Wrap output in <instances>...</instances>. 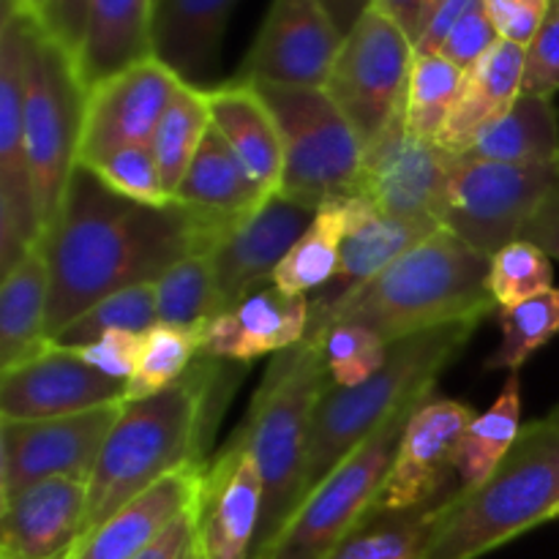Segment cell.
<instances>
[{
    "label": "cell",
    "mask_w": 559,
    "mask_h": 559,
    "mask_svg": "<svg viewBox=\"0 0 559 559\" xmlns=\"http://www.w3.org/2000/svg\"><path fill=\"white\" fill-rule=\"evenodd\" d=\"M559 191V164H500L453 156L445 224L453 235L491 257L522 240L530 218Z\"/></svg>",
    "instance_id": "cell-10"
},
{
    "label": "cell",
    "mask_w": 559,
    "mask_h": 559,
    "mask_svg": "<svg viewBox=\"0 0 559 559\" xmlns=\"http://www.w3.org/2000/svg\"><path fill=\"white\" fill-rule=\"evenodd\" d=\"M347 233V207L344 202H328L317 211L289 254L278 262L273 273V287L289 295H306L333 282L342 257V240Z\"/></svg>",
    "instance_id": "cell-34"
},
{
    "label": "cell",
    "mask_w": 559,
    "mask_h": 559,
    "mask_svg": "<svg viewBox=\"0 0 559 559\" xmlns=\"http://www.w3.org/2000/svg\"><path fill=\"white\" fill-rule=\"evenodd\" d=\"M85 22L87 0H55L47 33L76 60L82 47V36H85Z\"/></svg>",
    "instance_id": "cell-49"
},
{
    "label": "cell",
    "mask_w": 559,
    "mask_h": 559,
    "mask_svg": "<svg viewBox=\"0 0 559 559\" xmlns=\"http://www.w3.org/2000/svg\"><path fill=\"white\" fill-rule=\"evenodd\" d=\"M49 344V273L36 243L0 284V371L25 364Z\"/></svg>",
    "instance_id": "cell-30"
},
{
    "label": "cell",
    "mask_w": 559,
    "mask_h": 559,
    "mask_svg": "<svg viewBox=\"0 0 559 559\" xmlns=\"http://www.w3.org/2000/svg\"><path fill=\"white\" fill-rule=\"evenodd\" d=\"M342 41L320 0H273L233 80L325 87Z\"/></svg>",
    "instance_id": "cell-15"
},
{
    "label": "cell",
    "mask_w": 559,
    "mask_h": 559,
    "mask_svg": "<svg viewBox=\"0 0 559 559\" xmlns=\"http://www.w3.org/2000/svg\"><path fill=\"white\" fill-rule=\"evenodd\" d=\"M126 402V382L87 366L74 349L49 344L0 371V420H47Z\"/></svg>",
    "instance_id": "cell-18"
},
{
    "label": "cell",
    "mask_w": 559,
    "mask_h": 559,
    "mask_svg": "<svg viewBox=\"0 0 559 559\" xmlns=\"http://www.w3.org/2000/svg\"><path fill=\"white\" fill-rule=\"evenodd\" d=\"M331 382L322 336L309 333L300 344L273 355L243 424L227 440V445L254 459L262 478L260 535L251 559H262L271 551L298 511L311 420Z\"/></svg>",
    "instance_id": "cell-4"
},
{
    "label": "cell",
    "mask_w": 559,
    "mask_h": 559,
    "mask_svg": "<svg viewBox=\"0 0 559 559\" xmlns=\"http://www.w3.org/2000/svg\"><path fill=\"white\" fill-rule=\"evenodd\" d=\"M475 415L469 404L431 393L407 420L396 459L371 511H404L451 489L459 480L451 478L456 473L459 445Z\"/></svg>",
    "instance_id": "cell-16"
},
{
    "label": "cell",
    "mask_w": 559,
    "mask_h": 559,
    "mask_svg": "<svg viewBox=\"0 0 559 559\" xmlns=\"http://www.w3.org/2000/svg\"><path fill=\"white\" fill-rule=\"evenodd\" d=\"M522 240H530L538 249H544L551 260H559V191L530 218L524 227Z\"/></svg>",
    "instance_id": "cell-51"
},
{
    "label": "cell",
    "mask_w": 559,
    "mask_h": 559,
    "mask_svg": "<svg viewBox=\"0 0 559 559\" xmlns=\"http://www.w3.org/2000/svg\"><path fill=\"white\" fill-rule=\"evenodd\" d=\"M186 559H202V557H200V549H197V546H194V551H191V555L186 557Z\"/></svg>",
    "instance_id": "cell-56"
},
{
    "label": "cell",
    "mask_w": 559,
    "mask_h": 559,
    "mask_svg": "<svg viewBox=\"0 0 559 559\" xmlns=\"http://www.w3.org/2000/svg\"><path fill=\"white\" fill-rule=\"evenodd\" d=\"M559 91V0H551L538 33L524 49V96L551 98Z\"/></svg>",
    "instance_id": "cell-44"
},
{
    "label": "cell",
    "mask_w": 559,
    "mask_h": 559,
    "mask_svg": "<svg viewBox=\"0 0 559 559\" xmlns=\"http://www.w3.org/2000/svg\"><path fill=\"white\" fill-rule=\"evenodd\" d=\"M183 82L156 58L140 60L120 74L98 82L85 96L80 158L93 162L115 147H151L169 102Z\"/></svg>",
    "instance_id": "cell-17"
},
{
    "label": "cell",
    "mask_w": 559,
    "mask_h": 559,
    "mask_svg": "<svg viewBox=\"0 0 559 559\" xmlns=\"http://www.w3.org/2000/svg\"><path fill=\"white\" fill-rule=\"evenodd\" d=\"M233 224L178 202L142 205L76 164L38 240L49 273V338L107 295L156 282L191 254H211Z\"/></svg>",
    "instance_id": "cell-1"
},
{
    "label": "cell",
    "mask_w": 559,
    "mask_h": 559,
    "mask_svg": "<svg viewBox=\"0 0 559 559\" xmlns=\"http://www.w3.org/2000/svg\"><path fill=\"white\" fill-rule=\"evenodd\" d=\"M3 3L14 5L16 11L27 14L33 22H38V25H41L44 31H47L49 14H52V3H55V0H3Z\"/></svg>",
    "instance_id": "cell-54"
},
{
    "label": "cell",
    "mask_w": 559,
    "mask_h": 559,
    "mask_svg": "<svg viewBox=\"0 0 559 559\" xmlns=\"http://www.w3.org/2000/svg\"><path fill=\"white\" fill-rule=\"evenodd\" d=\"M156 0H87V22L74 66L85 91L153 58L151 27Z\"/></svg>",
    "instance_id": "cell-28"
},
{
    "label": "cell",
    "mask_w": 559,
    "mask_h": 559,
    "mask_svg": "<svg viewBox=\"0 0 559 559\" xmlns=\"http://www.w3.org/2000/svg\"><path fill=\"white\" fill-rule=\"evenodd\" d=\"M442 3H445V0H420V31H424L426 22L431 20V14H435ZM420 31H418V36H420Z\"/></svg>",
    "instance_id": "cell-55"
},
{
    "label": "cell",
    "mask_w": 559,
    "mask_h": 559,
    "mask_svg": "<svg viewBox=\"0 0 559 559\" xmlns=\"http://www.w3.org/2000/svg\"><path fill=\"white\" fill-rule=\"evenodd\" d=\"M156 325V284H136V287H126L98 300L85 314L76 317L66 331H60L52 342L60 344V347H82V344L96 342L98 336L109 331H129L142 336V333Z\"/></svg>",
    "instance_id": "cell-39"
},
{
    "label": "cell",
    "mask_w": 559,
    "mask_h": 559,
    "mask_svg": "<svg viewBox=\"0 0 559 559\" xmlns=\"http://www.w3.org/2000/svg\"><path fill=\"white\" fill-rule=\"evenodd\" d=\"M235 369L233 360L200 355L175 385L123 402L87 484L82 538L167 475L211 462L207 448L233 396Z\"/></svg>",
    "instance_id": "cell-2"
},
{
    "label": "cell",
    "mask_w": 559,
    "mask_h": 559,
    "mask_svg": "<svg viewBox=\"0 0 559 559\" xmlns=\"http://www.w3.org/2000/svg\"><path fill=\"white\" fill-rule=\"evenodd\" d=\"M207 129H211V109H207L205 91L183 82L173 102H169L151 145L158 169H162V180L169 194V202H173L175 189L183 180L191 158L200 151Z\"/></svg>",
    "instance_id": "cell-35"
},
{
    "label": "cell",
    "mask_w": 559,
    "mask_h": 559,
    "mask_svg": "<svg viewBox=\"0 0 559 559\" xmlns=\"http://www.w3.org/2000/svg\"><path fill=\"white\" fill-rule=\"evenodd\" d=\"M451 167V153L407 129L402 102L382 134L366 145L358 197L371 200L388 216L442 227Z\"/></svg>",
    "instance_id": "cell-14"
},
{
    "label": "cell",
    "mask_w": 559,
    "mask_h": 559,
    "mask_svg": "<svg viewBox=\"0 0 559 559\" xmlns=\"http://www.w3.org/2000/svg\"><path fill=\"white\" fill-rule=\"evenodd\" d=\"M374 9L391 16L396 25H402V31L413 38V44L418 41L420 0H374Z\"/></svg>",
    "instance_id": "cell-53"
},
{
    "label": "cell",
    "mask_w": 559,
    "mask_h": 559,
    "mask_svg": "<svg viewBox=\"0 0 559 559\" xmlns=\"http://www.w3.org/2000/svg\"><path fill=\"white\" fill-rule=\"evenodd\" d=\"M559 506V407L522 429L500 467L459 489L440 511L418 559H478L538 524Z\"/></svg>",
    "instance_id": "cell-5"
},
{
    "label": "cell",
    "mask_w": 559,
    "mask_h": 559,
    "mask_svg": "<svg viewBox=\"0 0 559 559\" xmlns=\"http://www.w3.org/2000/svg\"><path fill=\"white\" fill-rule=\"evenodd\" d=\"M197 358H200V333L169 325L151 328L142 333L136 369L126 382V402L147 399L175 385Z\"/></svg>",
    "instance_id": "cell-40"
},
{
    "label": "cell",
    "mask_w": 559,
    "mask_h": 559,
    "mask_svg": "<svg viewBox=\"0 0 559 559\" xmlns=\"http://www.w3.org/2000/svg\"><path fill=\"white\" fill-rule=\"evenodd\" d=\"M555 519H559V506H557V511H555V516H551V522H555Z\"/></svg>",
    "instance_id": "cell-57"
},
{
    "label": "cell",
    "mask_w": 559,
    "mask_h": 559,
    "mask_svg": "<svg viewBox=\"0 0 559 559\" xmlns=\"http://www.w3.org/2000/svg\"><path fill=\"white\" fill-rule=\"evenodd\" d=\"M522 76L524 47L500 38L473 69L464 71L451 115L435 140L437 145L451 156H462L486 126L516 104L522 96Z\"/></svg>",
    "instance_id": "cell-27"
},
{
    "label": "cell",
    "mask_w": 559,
    "mask_h": 559,
    "mask_svg": "<svg viewBox=\"0 0 559 559\" xmlns=\"http://www.w3.org/2000/svg\"><path fill=\"white\" fill-rule=\"evenodd\" d=\"M480 0H445L440 9L431 14V20L426 22L424 31H420L418 41H415V55H437L445 44V38L451 36L453 27L464 20L469 9H475Z\"/></svg>",
    "instance_id": "cell-50"
},
{
    "label": "cell",
    "mask_w": 559,
    "mask_h": 559,
    "mask_svg": "<svg viewBox=\"0 0 559 559\" xmlns=\"http://www.w3.org/2000/svg\"><path fill=\"white\" fill-rule=\"evenodd\" d=\"M462 80L464 71L442 55H415L404 96L407 129L426 140H437L451 115Z\"/></svg>",
    "instance_id": "cell-37"
},
{
    "label": "cell",
    "mask_w": 559,
    "mask_h": 559,
    "mask_svg": "<svg viewBox=\"0 0 559 559\" xmlns=\"http://www.w3.org/2000/svg\"><path fill=\"white\" fill-rule=\"evenodd\" d=\"M480 322L464 320L399 338L391 344L388 364L364 385L338 388L331 382L311 420L300 502L393 415L429 399L437 380L464 353Z\"/></svg>",
    "instance_id": "cell-6"
},
{
    "label": "cell",
    "mask_w": 559,
    "mask_h": 559,
    "mask_svg": "<svg viewBox=\"0 0 559 559\" xmlns=\"http://www.w3.org/2000/svg\"><path fill=\"white\" fill-rule=\"evenodd\" d=\"M207 464L167 475L156 486L120 508L76 544L69 559H134L145 551L180 513L197 506Z\"/></svg>",
    "instance_id": "cell-24"
},
{
    "label": "cell",
    "mask_w": 559,
    "mask_h": 559,
    "mask_svg": "<svg viewBox=\"0 0 559 559\" xmlns=\"http://www.w3.org/2000/svg\"><path fill=\"white\" fill-rule=\"evenodd\" d=\"M197 546V506L180 513L145 551L134 559H186Z\"/></svg>",
    "instance_id": "cell-48"
},
{
    "label": "cell",
    "mask_w": 559,
    "mask_h": 559,
    "mask_svg": "<svg viewBox=\"0 0 559 559\" xmlns=\"http://www.w3.org/2000/svg\"><path fill=\"white\" fill-rule=\"evenodd\" d=\"M271 200L240 164L216 126L211 123L200 151L191 158L173 202L222 222H240Z\"/></svg>",
    "instance_id": "cell-29"
},
{
    "label": "cell",
    "mask_w": 559,
    "mask_h": 559,
    "mask_svg": "<svg viewBox=\"0 0 559 559\" xmlns=\"http://www.w3.org/2000/svg\"><path fill=\"white\" fill-rule=\"evenodd\" d=\"M238 0H156L153 5V58L180 82L207 91L222 58L227 22Z\"/></svg>",
    "instance_id": "cell-23"
},
{
    "label": "cell",
    "mask_w": 559,
    "mask_h": 559,
    "mask_svg": "<svg viewBox=\"0 0 559 559\" xmlns=\"http://www.w3.org/2000/svg\"><path fill=\"white\" fill-rule=\"evenodd\" d=\"M462 484H453L440 497L404 511H369L358 527L325 559H418L429 540L440 511Z\"/></svg>",
    "instance_id": "cell-32"
},
{
    "label": "cell",
    "mask_w": 559,
    "mask_h": 559,
    "mask_svg": "<svg viewBox=\"0 0 559 559\" xmlns=\"http://www.w3.org/2000/svg\"><path fill=\"white\" fill-rule=\"evenodd\" d=\"M309 325L311 300L267 284L207 322L200 333V355L249 366L304 342Z\"/></svg>",
    "instance_id": "cell-22"
},
{
    "label": "cell",
    "mask_w": 559,
    "mask_h": 559,
    "mask_svg": "<svg viewBox=\"0 0 559 559\" xmlns=\"http://www.w3.org/2000/svg\"><path fill=\"white\" fill-rule=\"evenodd\" d=\"M344 207H347V233L342 240L338 271L333 282L328 284V293L311 300L317 306L333 304L353 287L374 278L377 273L385 271L399 257H404L420 240L440 229L435 224L388 216L366 197H353V200L344 202Z\"/></svg>",
    "instance_id": "cell-25"
},
{
    "label": "cell",
    "mask_w": 559,
    "mask_h": 559,
    "mask_svg": "<svg viewBox=\"0 0 559 559\" xmlns=\"http://www.w3.org/2000/svg\"><path fill=\"white\" fill-rule=\"evenodd\" d=\"M502 342L486 358V369L519 371L540 347L559 336V289L540 293L500 311Z\"/></svg>",
    "instance_id": "cell-38"
},
{
    "label": "cell",
    "mask_w": 559,
    "mask_h": 559,
    "mask_svg": "<svg viewBox=\"0 0 559 559\" xmlns=\"http://www.w3.org/2000/svg\"><path fill=\"white\" fill-rule=\"evenodd\" d=\"M426 402V399H424ZM424 402L393 415L358 451L349 453L298 506L287 527L262 559H325L374 508L385 475L396 459L407 420Z\"/></svg>",
    "instance_id": "cell-9"
},
{
    "label": "cell",
    "mask_w": 559,
    "mask_h": 559,
    "mask_svg": "<svg viewBox=\"0 0 559 559\" xmlns=\"http://www.w3.org/2000/svg\"><path fill=\"white\" fill-rule=\"evenodd\" d=\"M142 336L140 333L129 331H109L104 336H98L96 342L82 344V347H69L85 360L87 366L98 369L102 374L112 377V380L129 382V377L134 374L136 358H140Z\"/></svg>",
    "instance_id": "cell-46"
},
{
    "label": "cell",
    "mask_w": 559,
    "mask_h": 559,
    "mask_svg": "<svg viewBox=\"0 0 559 559\" xmlns=\"http://www.w3.org/2000/svg\"><path fill=\"white\" fill-rule=\"evenodd\" d=\"M262 519V478L246 451L218 448L197 500V549L202 559H251Z\"/></svg>",
    "instance_id": "cell-20"
},
{
    "label": "cell",
    "mask_w": 559,
    "mask_h": 559,
    "mask_svg": "<svg viewBox=\"0 0 559 559\" xmlns=\"http://www.w3.org/2000/svg\"><path fill=\"white\" fill-rule=\"evenodd\" d=\"M464 158L500 164H559V118L551 98L519 96L502 118L486 126Z\"/></svg>",
    "instance_id": "cell-31"
},
{
    "label": "cell",
    "mask_w": 559,
    "mask_h": 559,
    "mask_svg": "<svg viewBox=\"0 0 559 559\" xmlns=\"http://www.w3.org/2000/svg\"><path fill=\"white\" fill-rule=\"evenodd\" d=\"M497 33L506 41L519 44L527 49L533 36L538 33L551 0H484Z\"/></svg>",
    "instance_id": "cell-47"
},
{
    "label": "cell",
    "mask_w": 559,
    "mask_h": 559,
    "mask_svg": "<svg viewBox=\"0 0 559 559\" xmlns=\"http://www.w3.org/2000/svg\"><path fill=\"white\" fill-rule=\"evenodd\" d=\"M551 278V257L530 240H513L491 257L489 289L500 309H511L535 295L549 293Z\"/></svg>",
    "instance_id": "cell-41"
},
{
    "label": "cell",
    "mask_w": 559,
    "mask_h": 559,
    "mask_svg": "<svg viewBox=\"0 0 559 559\" xmlns=\"http://www.w3.org/2000/svg\"><path fill=\"white\" fill-rule=\"evenodd\" d=\"M497 41H500V33H497L484 0H480V3L475 5V9H469L467 14H464V20L453 27L451 36L445 38V44H442V49L437 55H442V58L451 60L453 66L467 71L473 69Z\"/></svg>",
    "instance_id": "cell-45"
},
{
    "label": "cell",
    "mask_w": 559,
    "mask_h": 559,
    "mask_svg": "<svg viewBox=\"0 0 559 559\" xmlns=\"http://www.w3.org/2000/svg\"><path fill=\"white\" fill-rule=\"evenodd\" d=\"M522 435V382L519 371H511L500 396L486 413L475 415L456 453V475L462 489H475L511 453Z\"/></svg>",
    "instance_id": "cell-33"
},
{
    "label": "cell",
    "mask_w": 559,
    "mask_h": 559,
    "mask_svg": "<svg viewBox=\"0 0 559 559\" xmlns=\"http://www.w3.org/2000/svg\"><path fill=\"white\" fill-rule=\"evenodd\" d=\"M322 9L333 20L342 36H347L355 25L366 16V11L374 9V0H320Z\"/></svg>",
    "instance_id": "cell-52"
},
{
    "label": "cell",
    "mask_w": 559,
    "mask_h": 559,
    "mask_svg": "<svg viewBox=\"0 0 559 559\" xmlns=\"http://www.w3.org/2000/svg\"><path fill=\"white\" fill-rule=\"evenodd\" d=\"M87 484L52 478L0 502V559H69L82 540Z\"/></svg>",
    "instance_id": "cell-21"
},
{
    "label": "cell",
    "mask_w": 559,
    "mask_h": 559,
    "mask_svg": "<svg viewBox=\"0 0 559 559\" xmlns=\"http://www.w3.org/2000/svg\"><path fill=\"white\" fill-rule=\"evenodd\" d=\"M120 404L47 420H0V502L52 478L91 484Z\"/></svg>",
    "instance_id": "cell-13"
},
{
    "label": "cell",
    "mask_w": 559,
    "mask_h": 559,
    "mask_svg": "<svg viewBox=\"0 0 559 559\" xmlns=\"http://www.w3.org/2000/svg\"><path fill=\"white\" fill-rule=\"evenodd\" d=\"M31 31V16L3 3V22H0V273L3 276L41 240L25 147Z\"/></svg>",
    "instance_id": "cell-11"
},
{
    "label": "cell",
    "mask_w": 559,
    "mask_h": 559,
    "mask_svg": "<svg viewBox=\"0 0 559 559\" xmlns=\"http://www.w3.org/2000/svg\"><path fill=\"white\" fill-rule=\"evenodd\" d=\"M153 284L158 300V325L202 333L207 322L218 317L211 254H191L175 262Z\"/></svg>",
    "instance_id": "cell-36"
},
{
    "label": "cell",
    "mask_w": 559,
    "mask_h": 559,
    "mask_svg": "<svg viewBox=\"0 0 559 559\" xmlns=\"http://www.w3.org/2000/svg\"><path fill=\"white\" fill-rule=\"evenodd\" d=\"M82 167L96 173L120 197H129L142 205H169V194L164 189L162 169L153 156V147H115Z\"/></svg>",
    "instance_id": "cell-43"
},
{
    "label": "cell",
    "mask_w": 559,
    "mask_h": 559,
    "mask_svg": "<svg viewBox=\"0 0 559 559\" xmlns=\"http://www.w3.org/2000/svg\"><path fill=\"white\" fill-rule=\"evenodd\" d=\"M489 257L440 227L333 304H311L309 333L349 322L393 344L453 322L486 320L497 309L489 289Z\"/></svg>",
    "instance_id": "cell-3"
},
{
    "label": "cell",
    "mask_w": 559,
    "mask_h": 559,
    "mask_svg": "<svg viewBox=\"0 0 559 559\" xmlns=\"http://www.w3.org/2000/svg\"><path fill=\"white\" fill-rule=\"evenodd\" d=\"M211 123L227 140L265 194H278L284 180V145L276 118L251 82L229 80L205 91Z\"/></svg>",
    "instance_id": "cell-26"
},
{
    "label": "cell",
    "mask_w": 559,
    "mask_h": 559,
    "mask_svg": "<svg viewBox=\"0 0 559 559\" xmlns=\"http://www.w3.org/2000/svg\"><path fill=\"white\" fill-rule=\"evenodd\" d=\"M251 85L271 107L282 134L284 180L278 194L311 211L358 197L366 147L325 87Z\"/></svg>",
    "instance_id": "cell-7"
},
{
    "label": "cell",
    "mask_w": 559,
    "mask_h": 559,
    "mask_svg": "<svg viewBox=\"0 0 559 559\" xmlns=\"http://www.w3.org/2000/svg\"><path fill=\"white\" fill-rule=\"evenodd\" d=\"M85 96L74 58L33 22L25 82V147L41 235L58 216L80 158Z\"/></svg>",
    "instance_id": "cell-8"
},
{
    "label": "cell",
    "mask_w": 559,
    "mask_h": 559,
    "mask_svg": "<svg viewBox=\"0 0 559 559\" xmlns=\"http://www.w3.org/2000/svg\"><path fill=\"white\" fill-rule=\"evenodd\" d=\"M314 216L317 211L311 207L273 194L265 205L240 218L218 238L211 249L218 314L271 284L278 262L298 243Z\"/></svg>",
    "instance_id": "cell-19"
},
{
    "label": "cell",
    "mask_w": 559,
    "mask_h": 559,
    "mask_svg": "<svg viewBox=\"0 0 559 559\" xmlns=\"http://www.w3.org/2000/svg\"><path fill=\"white\" fill-rule=\"evenodd\" d=\"M415 44L382 11H366L344 36L325 91L338 104L360 142L371 145L407 96Z\"/></svg>",
    "instance_id": "cell-12"
},
{
    "label": "cell",
    "mask_w": 559,
    "mask_h": 559,
    "mask_svg": "<svg viewBox=\"0 0 559 559\" xmlns=\"http://www.w3.org/2000/svg\"><path fill=\"white\" fill-rule=\"evenodd\" d=\"M317 336H322L328 369H331L333 385L338 388L364 385L388 364L391 344L382 342L374 331L364 325L342 322V325H331Z\"/></svg>",
    "instance_id": "cell-42"
}]
</instances>
